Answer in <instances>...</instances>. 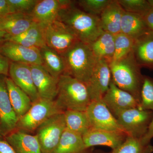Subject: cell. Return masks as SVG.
Segmentation results:
<instances>
[{
	"label": "cell",
	"mask_w": 153,
	"mask_h": 153,
	"mask_svg": "<svg viewBox=\"0 0 153 153\" xmlns=\"http://www.w3.org/2000/svg\"><path fill=\"white\" fill-rule=\"evenodd\" d=\"M57 20L69 27L79 41L85 44H91L104 32L99 17L82 10L76 2L61 9Z\"/></svg>",
	"instance_id": "obj_1"
},
{
	"label": "cell",
	"mask_w": 153,
	"mask_h": 153,
	"mask_svg": "<svg viewBox=\"0 0 153 153\" xmlns=\"http://www.w3.org/2000/svg\"><path fill=\"white\" fill-rule=\"evenodd\" d=\"M112 80L118 87L133 96L140 102L144 75L134 57L132 51L126 57L109 64Z\"/></svg>",
	"instance_id": "obj_2"
},
{
	"label": "cell",
	"mask_w": 153,
	"mask_h": 153,
	"mask_svg": "<svg viewBox=\"0 0 153 153\" xmlns=\"http://www.w3.org/2000/svg\"><path fill=\"white\" fill-rule=\"evenodd\" d=\"M55 100L63 112L67 110L86 111L92 101L86 84L66 74L58 78Z\"/></svg>",
	"instance_id": "obj_3"
},
{
	"label": "cell",
	"mask_w": 153,
	"mask_h": 153,
	"mask_svg": "<svg viewBox=\"0 0 153 153\" xmlns=\"http://www.w3.org/2000/svg\"><path fill=\"white\" fill-rule=\"evenodd\" d=\"M61 55L66 66L64 74L87 84L98 60L89 44L79 41Z\"/></svg>",
	"instance_id": "obj_4"
},
{
	"label": "cell",
	"mask_w": 153,
	"mask_h": 153,
	"mask_svg": "<svg viewBox=\"0 0 153 153\" xmlns=\"http://www.w3.org/2000/svg\"><path fill=\"white\" fill-rule=\"evenodd\" d=\"M64 112L55 100L39 98L32 103L29 111L17 122L16 129L27 133H35L36 130L52 116Z\"/></svg>",
	"instance_id": "obj_5"
},
{
	"label": "cell",
	"mask_w": 153,
	"mask_h": 153,
	"mask_svg": "<svg viewBox=\"0 0 153 153\" xmlns=\"http://www.w3.org/2000/svg\"><path fill=\"white\" fill-rule=\"evenodd\" d=\"M66 129L64 112L52 116L36 130L42 153H52Z\"/></svg>",
	"instance_id": "obj_6"
},
{
	"label": "cell",
	"mask_w": 153,
	"mask_h": 153,
	"mask_svg": "<svg viewBox=\"0 0 153 153\" xmlns=\"http://www.w3.org/2000/svg\"><path fill=\"white\" fill-rule=\"evenodd\" d=\"M46 45L62 55L79 41L73 30L56 20L45 28Z\"/></svg>",
	"instance_id": "obj_7"
},
{
	"label": "cell",
	"mask_w": 153,
	"mask_h": 153,
	"mask_svg": "<svg viewBox=\"0 0 153 153\" xmlns=\"http://www.w3.org/2000/svg\"><path fill=\"white\" fill-rule=\"evenodd\" d=\"M153 116L152 111L134 108L121 113L117 119L128 135L142 139L147 131Z\"/></svg>",
	"instance_id": "obj_8"
},
{
	"label": "cell",
	"mask_w": 153,
	"mask_h": 153,
	"mask_svg": "<svg viewBox=\"0 0 153 153\" xmlns=\"http://www.w3.org/2000/svg\"><path fill=\"white\" fill-rule=\"evenodd\" d=\"M102 100L116 119L121 113L126 110L140 108V102L136 99L128 92L118 87L112 80Z\"/></svg>",
	"instance_id": "obj_9"
},
{
	"label": "cell",
	"mask_w": 153,
	"mask_h": 153,
	"mask_svg": "<svg viewBox=\"0 0 153 153\" xmlns=\"http://www.w3.org/2000/svg\"><path fill=\"white\" fill-rule=\"evenodd\" d=\"M86 112L91 129L125 132L102 100L91 101Z\"/></svg>",
	"instance_id": "obj_10"
},
{
	"label": "cell",
	"mask_w": 153,
	"mask_h": 153,
	"mask_svg": "<svg viewBox=\"0 0 153 153\" xmlns=\"http://www.w3.org/2000/svg\"><path fill=\"white\" fill-rule=\"evenodd\" d=\"M75 2L70 0H38L30 15L34 22L45 28L57 20L61 9Z\"/></svg>",
	"instance_id": "obj_11"
},
{
	"label": "cell",
	"mask_w": 153,
	"mask_h": 153,
	"mask_svg": "<svg viewBox=\"0 0 153 153\" xmlns=\"http://www.w3.org/2000/svg\"><path fill=\"white\" fill-rule=\"evenodd\" d=\"M112 80L109 63L98 59L93 73L86 84L92 101L102 100Z\"/></svg>",
	"instance_id": "obj_12"
},
{
	"label": "cell",
	"mask_w": 153,
	"mask_h": 153,
	"mask_svg": "<svg viewBox=\"0 0 153 153\" xmlns=\"http://www.w3.org/2000/svg\"><path fill=\"white\" fill-rule=\"evenodd\" d=\"M0 53L10 62L41 65L39 49L29 48L18 43L5 41L0 44Z\"/></svg>",
	"instance_id": "obj_13"
},
{
	"label": "cell",
	"mask_w": 153,
	"mask_h": 153,
	"mask_svg": "<svg viewBox=\"0 0 153 153\" xmlns=\"http://www.w3.org/2000/svg\"><path fill=\"white\" fill-rule=\"evenodd\" d=\"M7 76L0 74V134L4 137L16 129L18 120L10 101Z\"/></svg>",
	"instance_id": "obj_14"
},
{
	"label": "cell",
	"mask_w": 153,
	"mask_h": 153,
	"mask_svg": "<svg viewBox=\"0 0 153 153\" xmlns=\"http://www.w3.org/2000/svg\"><path fill=\"white\" fill-rule=\"evenodd\" d=\"M30 65L33 82L39 97L55 100L57 95L58 78L52 76L41 65Z\"/></svg>",
	"instance_id": "obj_15"
},
{
	"label": "cell",
	"mask_w": 153,
	"mask_h": 153,
	"mask_svg": "<svg viewBox=\"0 0 153 153\" xmlns=\"http://www.w3.org/2000/svg\"><path fill=\"white\" fill-rule=\"evenodd\" d=\"M128 136L127 134L124 131L91 129L82 136V138L88 149L100 146L114 150L122 144Z\"/></svg>",
	"instance_id": "obj_16"
},
{
	"label": "cell",
	"mask_w": 153,
	"mask_h": 153,
	"mask_svg": "<svg viewBox=\"0 0 153 153\" xmlns=\"http://www.w3.org/2000/svg\"><path fill=\"white\" fill-rule=\"evenodd\" d=\"M8 76L29 96L32 102L40 98L34 85L30 65L10 62Z\"/></svg>",
	"instance_id": "obj_17"
},
{
	"label": "cell",
	"mask_w": 153,
	"mask_h": 153,
	"mask_svg": "<svg viewBox=\"0 0 153 153\" xmlns=\"http://www.w3.org/2000/svg\"><path fill=\"white\" fill-rule=\"evenodd\" d=\"M132 52L141 68L153 69V31L148 30L135 40Z\"/></svg>",
	"instance_id": "obj_18"
},
{
	"label": "cell",
	"mask_w": 153,
	"mask_h": 153,
	"mask_svg": "<svg viewBox=\"0 0 153 153\" xmlns=\"http://www.w3.org/2000/svg\"><path fill=\"white\" fill-rule=\"evenodd\" d=\"M16 153H42L37 137L16 129L4 137Z\"/></svg>",
	"instance_id": "obj_19"
},
{
	"label": "cell",
	"mask_w": 153,
	"mask_h": 153,
	"mask_svg": "<svg viewBox=\"0 0 153 153\" xmlns=\"http://www.w3.org/2000/svg\"><path fill=\"white\" fill-rule=\"evenodd\" d=\"M124 12L117 0H111L99 16L103 31L114 36L120 33L121 22Z\"/></svg>",
	"instance_id": "obj_20"
},
{
	"label": "cell",
	"mask_w": 153,
	"mask_h": 153,
	"mask_svg": "<svg viewBox=\"0 0 153 153\" xmlns=\"http://www.w3.org/2000/svg\"><path fill=\"white\" fill-rule=\"evenodd\" d=\"M34 23L30 15L10 13L0 19V30L9 36H17L27 30Z\"/></svg>",
	"instance_id": "obj_21"
},
{
	"label": "cell",
	"mask_w": 153,
	"mask_h": 153,
	"mask_svg": "<svg viewBox=\"0 0 153 153\" xmlns=\"http://www.w3.org/2000/svg\"><path fill=\"white\" fill-rule=\"evenodd\" d=\"M6 41L18 43L25 47L40 49L47 46L45 41V28L34 23L30 28L18 36H8Z\"/></svg>",
	"instance_id": "obj_22"
},
{
	"label": "cell",
	"mask_w": 153,
	"mask_h": 153,
	"mask_svg": "<svg viewBox=\"0 0 153 153\" xmlns=\"http://www.w3.org/2000/svg\"><path fill=\"white\" fill-rule=\"evenodd\" d=\"M6 83L11 105L19 119L27 112L33 102L29 96L8 76L6 77Z\"/></svg>",
	"instance_id": "obj_23"
},
{
	"label": "cell",
	"mask_w": 153,
	"mask_h": 153,
	"mask_svg": "<svg viewBox=\"0 0 153 153\" xmlns=\"http://www.w3.org/2000/svg\"><path fill=\"white\" fill-rule=\"evenodd\" d=\"M39 50L41 66L45 70L57 78L65 74L66 66L62 55L47 46L42 47Z\"/></svg>",
	"instance_id": "obj_24"
},
{
	"label": "cell",
	"mask_w": 153,
	"mask_h": 153,
	"mask_svg": "<svg viewBox=\"0 0 153 153\" xmlns=\"http://www.w3.org/2000/svg\"><path fill=\"white\" fill-rule=\"evenodd\" d=\"M92 150L86 147L82 136L66 128L52 153H90Z\"/></svg>",
	"instance_id": "obj_25"
},
{
	"label": "cell",
	"mask_w": 153,
	"mask_h": 153,
	"mask_svg": "<svg viewBox=\"0 0 153 153\" xmlns=\"http://www.w3.org/2000/svg\"><path fill=\"white\" fill-rule=\"evenodd\" d=\"M149 30L142 16L124 12L120 25V33L135 40Z\"/></svg>",
	"instance_id": "obj_26"
},
{
	"label": "cell",
	"mask_w": 153,
	"mask_h": 153,
	"mask_svg": "<svg viewBox=\"0 0 153 153\" xmlns=\"http://www.w3.org/2000/svg\"><path fill=\"white\" fill-rule=\"evenodd\" d=\"M96 57L110 63L114 53V36L106 32L103 33L89 44Z\"/></svg>",
	"instance_id": "obj_27"
},
{
	"label": "cell",
	"mask_w": 153,
	"mask_h": 153,
	"mask_svg": "<svg viewBox=\"0 0 153 153\" xmlns=\"http://www.w3.org/2000/svg\"><path fill=\"white\" fill-rule=\"evenodd\" d=\"M64 114L66 128L69 130L82 136L91 129L86 111L67 110Z\"/></svg>",
	"instance_id": "obj_28"
},
{
	"label": "cell",
	"mask_w": 153,
	"mask_h": 153,
	"mask_svg": "<svg viewBox=\"0 0 153 153\" xmlns=\"http://www.w3.org/2000/svg\"><path fill=\"white\" fill-rule=\"evenodd\" d=\"M111 153H152L153 146L151 143L146 144L141 139L128 136L125 141Z\"/></svg>",
	"instance_id": "obj_29"
},
{
	"label": "cell",
	"mask_w": 153,
	"mask_h": 153,
	"mask_svg": "<svg viewBox=\"0 0 153 153\" xmlns=\"http://www.w3.org/2000/svg\"><path fill=\"white\" fill-rule=\"evenodd\" d=\"M134 41V39L122 33L115 36L114 53L111 62L120 60L128 55L132 51Z\"/></svg>",
	"instance_id": "obj_30"
},
{
	"label": "cell",
	"mask_w": 153,
	"mask_h": 153,
	"mask_svg": "<svg viewBox=\"0 0 153 153\" xmlns=\"http://www.w3.org/2000/svg\"><path fill=\"white\" fill-rule=\"evenodd\" d=\"M140 109L153 111V78L144 75Z\"/></svg>",
	"instance_id": "obj_31"
},
{
	"label": "cell",
	"mask_w": 153,
	"mask_h": 153,
	"mask_svg": "<svg viewBox=\"0 0 153 153\" xmlns=\"http://www.w3.org/2000/svg\"><path fill=\"white\" fill-rule=\"evenodd\" d=\"M111 0H79L76 1L79 8L88 13L99 17Z\"/></svg>",
	"instance_id": "obj_32"
},
{
	"label": "cell",
	"mask_w": 153,
	"mask_h": 153,
	"mask_svg": "<svg viewBox=\"0 0 153 153\" xmlns=\"http://www.w3.org/2000/svg\"><path fill=\"white\" fill-rule=\"evenodd\" d=\"M125 12L143 16L151 7L147 0H117Z\"/></svg>",
	"instance_id": "obj_33"
},
{
	"label": "cell",
	"mask_w": 153,
	"mask_h": 153,
	"mask_svg": "<svg viewBox=\"0 0 153 153\" xmlns=\"http://www.w3.org/2000/svg\"><path fill=\"white\" fill-rule=\"evenodd\" d=\"M10 13L30 15L38 0H7Z\"/></svg>",
	"instance_id": "obj_34"
},
{
	"label": "cell",
	"mask_w": 153,
	"mask_h": 153,
	"mask_svg": "<svg viewBox=\"0 0 153 153\" xmlns=\"http://www.w3.org/2000/svg\"><path fill=\"white\" fill-rule=\"evenodd\" d=\"M10 61L0 53V74L8 76Z\"/></svg>",
	"instance_id": "obj_35"
},
{
	"label": "cell",
	"mask_w": 153,
	"mask_h": 153,
	"mask_svg": "<svg viewBox=\"0 0 153 153\" xmlns=\"http://www.w3.org/2000/svg\"><path fill=\"white\" fill-rule=\"evenodd\" d=\"M153 138V116L146 134L141 139L143 143L146 144L151 143Z\"/></svg>",
	"instance_id": "obj_36"
},
{
	"label": "cell",
	"mask_w": 153,
	"mask_h": 153,
	"mask_svg": "<svg viewBox=\"0 0 153 153\" xmlns=\"http://www.w3.org/2000/svg\"><path fill=\"white\" fill-rule=\"evenodd\" d=\"M143 18L148 29L153 31V8L151 7Z\"/></svg>",
	"instance_id": "obj_37"
},
{
	"label": "cell",
	"mask_w": 153,
	"mask_h": 153,
	"mask_svg": "<svg viewBox=\"0 0 153 153\" xmlns=\"http://www.w3.org/2000/svg\"><path fill=\"white\" fill-rule=\"evenodd\" d=\"M0 153H16L4 138L0 139Z\"/></svg>",
	"instance_id": "obj_38"
},
{
	"label": "cell",
	"mask_w": 153,
	"mask_h": 153,
	"mask_svg": "<svg viewBox=\"0 0 153 153\" xmlns=\"http://www.w3.org/2000/svg\"><path fill=\"white\" fill-rule=\"evenodd\" d=\"M10 13L7 0H0V19Z\"/></svg>",
	"instance_id": "obj_39"
},
{
	"label": "cell",
	"mask_w": 153,
	"mask_h": 153,
	"mask_svg": "<svg viewBox=\"0 0 153 153\" xmlns=\"http://www.w3.org/2000/svg\"><path fill=\"white\" fill-rule=\"evenodd\" d=\"M8 35L4 31L0 30V44L6 41Z\"/></svg>",
	"instance_id": "obj_40"
},
{
	"label": "cell",
	"mask_w": 153,
	"mask_h": 153,
	"mask_svg": "<svg viewBox=\"0 0 153 153\" xmlns=\"http://www.w3.org/2000/svg\"><path fill=\"white\" fill-rule=\"evenodd\" d=\"M90 153H111V152H106L104 151L97 150H92Z\"/></svg>",
	"instance_id": "obj_41"
},
{
	"label": "cell",
	"mask_w": 153,
	"mask_h": 153,
	"mask_svg": "<svg viewBox=\"0 0 153 153\" xmlns=\"http://www.w3.org/2000/svg\"><path fill=\"white\" fill-rule=\"evenodd\" d=\"M149 4L150 5L151 7L153 8V0H148Z\"/></svg>",
	"instance_id": "obj_42"
},
{
	"label": "cell",
	"mask_w": 153,
	"mask_h": 153,
	"mask_svg": "<svg viewBox=\"0 0 153 153\" xmlns=\"http://www.w3.org/2000/svg\"><path fill=\"white\" fill-rule=\"evenodd\" d=\"M4 138V137L2 136L1 135V134H0V139Z\"/></svg>",
	"instance_id": "obj_43"
}]
</instances>
